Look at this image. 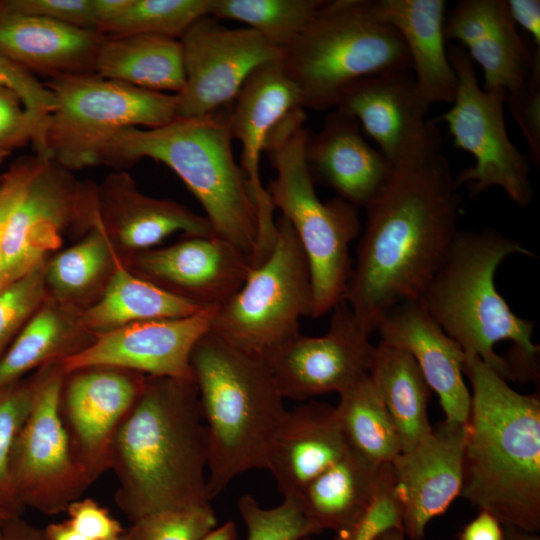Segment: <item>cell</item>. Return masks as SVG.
Wrapping results in <instances>:
<instances>
[{"label": "cell", "mask_w": 540, "mask_h": 540, "mask_svg": "<svg viewBox=\"0 0 540 540\" xmlns=\"http://www.w3.org/2000/svg\"><path fill=\"white\" fill-rule=\"evenodd\" d=\"M462 198L442 153L394 166L364 207L344 301L372 334L394 307L419 302L458 232Z\"/></svg>", "instance_id": "1"}, {"label": "cell", "mask_w": 540, "mask_h": 540, "mask_svg": "<svg viewBox=\"0 0 540 540\" xmlns=\"http://www.w3.org/2000/svg\"><path fill=\"white\" fill-rule=\"evenodd\" d=\"M472 385L460 495L511 525L540 530V400L521 394L478 356L465 354Z\"/></svg>", "instance_id": "2"}, {"label": "cell", "mask_w": 540, "mask_h": 540, "mask_svg": "<svg viewBox=\"0 0 540 540\" xmlns=\"http://www.w3.org/2000/svg\"><path fill=\"white\" fill-rule=\"evenodd\" d=\"M536 254L494 228L458 230L419 303L465 354L478 356L507 380H536L534 323L517 316L494 276L508 256Z\"/></svg>", "instance_id": "3"}, {"label": "cell", "mask_w": 540, "mask_h": 540, "mask_svg": "<svg viewBox=\"0 0 540 540\" xmlns=\"http://www.w3.org/2000/svg\"><path fill=\"white\" fill-rule=\"evenodd\" d=\"M122 507L137 520L210 503L208 434L194 380L153 377L119 429Z\"/></svg>", "instance_id": "4"}, {"label": "cell", "mask_w": 540, "mask_h": 540, "mask_svg": "<svg viewBox=\"0 0 540 540\" xmlns=\"http://www.w3.org/2000/svg\"><path fill=\"white\" fill-rule=\"evenodd\" d=\"M229 111L176 118L157 128H126L95 151L93 165L151 158L173 170L203 207L216 235L253 261L258 212L232 150ZM253 267V266H252Z\"/></svg>", "instance_id": "5"}, {"label": "cell", "mask_w": 540, "mask_h": 540, "mask_svg": "<svg viewBox=\"0 0 540 540\" xmlns=\"http://www.w3.org/2000/svg\"><path fill=\"white\" fill-rule=\"evenodd\" d=\"M190 363L208 434L211 500L237 476L266 469L287 410L262 358L210 330L196 343Z\"/></svg>", "instance_id": "6"}, {"label": "cell", "mask_w": 540, "mask_h": 540, "mask_svg": "<svg viewBox=\"0 0 540 540\" xmlns=\"http://www.w3.org/2000/svg\"><path fill=\"white\" fill-rule=\"evenodd\" d=\"M304 109L290 113L269 134L264 151L276 176L265 188L274 209L292 225L306 254L312 281V318L331 312L347 290L353 262L350 243L359 235L357 208L340 197L322 202L305 157L309 130Z\"/></svg>", "instance_id": "7"}, {"label": "cell", "mask_w": 540, "mask_h": 540, "mask_svg": "<svg viewBox=\"0 0 540 540\" xmlns=\"http://www.w3.org/2000/svg\"><path fill=\"white\" fill-rule=\"evenodd\" d=\"M281 63L297 85L303 109H335L343 91L366 77L411 69L404 42L375 19L365 0H325Z\"/></svg>", "instance_id": "8"}, {"label": "cell", "mask_w": 540, "mask_h": 540, "mask_svg": "<svg viewBox=\"0 0 540 540\" xmlns=\"http://www.w3.org/2000/svg\"><path fill=\"white\" fill-rule=\"evenodd\" d=\"M45 85L55 107L46 128L50 159L66 169L93 165L96 149L126 128H157L177 118L176 94L156 92L95 73L66 74Z\"/></svg>", "instance_id": "9"}, {"label": "cell", "mask_w": 540, "mask_h": 540, "mask_svg": "<svg viewBox=\"0 0 540 540\" xmlns=\"http://www.w3.org/2000/svg\"><path fill=\"white\" fill-rule=\"evenodd\" d=\"M268 258L216 310L210 331L258 356L300 334V318L311 317V273L302 245L287 219L276 221Z\"/></svg>", "instance_id": "10"}, {"label": "cell", "mask_w": 540, "mask_h": 540, "mask_svg": "<svg viewBox=\"0 0 540 540\" xmlns=\"http://www.w3.org/2000/svg\"><path fill=\"white\" fill-rule=\"evenodd\" d=\"M447 51L457 76L456 95L451 108L432 121L444 122L454 146L475 159L473 166L454 177L455 185H465L471 198L498 187L517 206H528L533 198L531 162L508 136L506 91L481 88L473 61L461 46L452 45Z\"/></svg>", "instance_id": "11"}, {"label": "cell", "mask_w": 540, "mask_h": 540, "mask_svg": "<svg viewBox=\"0 0 540 540\" xmlns=\"http://www.w3.org/2000/svg\"><path fill=\"white\" fill-rule=\"evenodd\" d=\"M185 84L177 118L204 116L233 102L260 65L281 59L282 50L251 28H228L205 16L180 37Z\"/></svg>", "instance_id": "12"}, {"label": "cell", "mask_w": 540, "mask_h": 540, "mask_svg": "<svg viewBox=\"0 0 540 540\" xmlns=\"http://www.w3.org/2000/svg\"><path fill=\"white\" fill-rule=\"evenodd\" d=\"M331 312L324 335L300 333L260 356L284 399L306 401L339 394L369 374L375 348L371 335L344 300Z\"/></svg>", "instance_id": "13"}, {"label": "cell", "mask_w": 540, "mask_h": 540, "mask_svg": "<svg viewBox=\"0 0 540 540\" xmlns=\"http://www.w3.org/2000/svg\"><path fill=\"white\" fill-rule=\"evenodd\" d=\"M61 375L35 382L31 411L17 435L9 464L15 498L45 513L65 510L83 479L60 418Z\"/></svg>", "instance_id": "14"}, {"label": "cell", "mask_w": 540, "mask_h": 540, "mask_svg": "<svg viewBox=\"0 0 540 540\" xmlns=\"http://www.w3.org/2000/svg\"><path fill=\"white\" fill-rule=\"evenodd\" d=\"M429 107L411 69H404L358 80L335 109L354 117L394 167L441 153L442 136L427 117Z\"/></svg>", "instance_id": "15"}, {"label": "cell", "mask_w": 540, "mask_h": 540, "mask_svg": "<svg viewBox=\"0 0 540 540\" xmlns=\"http://www.w3.org/2000/svg\"><path fill=\"white\" fill-rule=\"evenodd\" d=\"M218 308H205L180 318L128 324L98 334L88 347L60 362L70 373L95 367L126 368L153 377L194 380L190 363L196 343L210 330Z\"/></svg>", "instance_id": "16"}, {"label": "cell", "mask_w": 540, "mask_h": 540, "mask_svg": "<svg viewBox=\"0 0 540 540\" xmlns=\"http://www.w3.org/2000/svg\"><path fill=\"white\" fill-rule=\"evenodd\" d=\"M65 169L47 159L13 212L0 249V288L44 263L65 226L95 202Z\"/></svg>", "instance_id": "17"}, {"label": "cell", "mask_w": 540, "mask_h": 540, "mask_svg": "<svg viewBox=\"0 0 540 540\" xmlns=\"http://www.w3.org/2000/svg\"><path fill=\"white\" fill-rule=\"evenodd\" d=\"M134 264L144 279L202 308L223 306L253 271L250 258L218 236H188L145 250Z\"/></svg>", "instance_id": "18"}, {"label": "cell", "mask_w": 540, "mask_h": 540, "mask_svg": "<svg viewBox=\"0 0 540 540\" xmlns=\"http://www.w3.org/2000/svg\"><path fill=\"white\" fill-rule=\"evenodd\" d=\"M468 432V422L444 420L424 441L391 462L403 533L410 539H422L428 523L460 495Z\"/></svg>", "instance_id": "19"}, {"label": "cell", "mask_w": 540, "mask_h": 540, "mask_svg": "<svg viewBox=\"0 0 540 540\" xmlns=\"http://www.w3.org/2000/svg\"><path fill=\"white\" fill-rule=\"evenodd\" d=\"M446 39L466 48L484 73V89L511 93L530 76L540 47L527 44L510 17L506 0H460L445 18Z\"/></svg>", "instance_id": "20"}, {"label": "cell", "mask_w": 540, "mask_h": 540, "mask_svg": "<svg viewBox=\"0 0 540 540\" xmlns=\"http://www.w3.org/2000/svg\"><path fill=\"white\" fill-rule=\"evenodd\" d=\"M380 340L407 350L450 422L467 423L471 395L463 379L465 353L419 302L402 303L379 323Z\"/></svg>", "instance_id": "21"}, {"label": "cell", "mask_w": 540, "mask_h": 540, "mask_svg": "<svg viewBox=\"0 0 540 540\" xmlns=\"http://www.w3.org/2000/svg\"><path fill=\"white\" fill-rule=\"evenodd\" d=\"M305 157L313 179L356 208L370 202L393 169L366 141L356 119L339 109L327 115L319 132H308Z\"/></svg>", "instance_id": "22"}, {"label": "cell", "mask_w": 540, "mask_h": 540, "mask_svg": "<svg viewBox=\"0 0 540 540\" xmlns=\"http://www.w3.org/2000/svg\"><path fill=\"white\" fill-rule=\"evenodd\" d=\"M233 102L229 126L232 138L242 146L240 167L257 212L272 210L273 204L260 179V157L269 134L290 113L303 109L299 89L278 59L257 67Z\"/></svg>", "instance_id": "23"}, {"label": "cell", "mask_w": 540, "mask_h": 540, "mask_svg": "<svg viewBox=\"0 0 540 540\" xmlns=\"http://www.w3.org/2000/svg\"><path fill=\"white\" fill-rule=\"evenodd\" d=\"M348 451L335 406L311 400L287 410L266 469L283 497H296Z\"/></svg>", "instance_id": "24"}, {"label": "cell", "mask_w": 540, "mask_h": 540, "mask_svg": "<svg viewBox=\"0 0 540 540\" xmlns=\"http://www.w3.org/2000/svg\"><path fill=\"white\" fill-rule=\"evenodd\" d=\"M370 14L401 36L422 97L431 106L452 104L457 76L445 47L444 0H365Z\"/></svg>", "instance_id": "25"}, {"label": "cell", "mask_w": 540, "mask_h": 540, "mask_svg": "<svg viewBox=\"0 0 540 540\" xmlns=\"http://www.w3.org/2000/svg\"><path fill=\"white\" fill-rule=\"evenodd\" d=\"M104 39L95 29L9 11L0 4V54L33 74L94 73Z\"/></svg>", "instance_id": "26"}, {"label": "cell", "mask_w": 540, "mask_h": 540, "mask_svg": "<svg viewBox=\"0 0 540 540\" xmlns=\"http://www.w3.org/2000/svg\"><path fill=\"white\" fill-rule=\"evenodd\" d=\"M97 202L108 234L131 250H146L178 231L188 236H217L206 216L140 193L126 173L109 175Z\"/></svg>", "instance_id": "27"}, {"label": "cell", "mask_w": 540, "mask_h": 540, "mask_svg": "<svg viewBox=\"0 0 540 540\" xmlns=\"http://www.w3.org/2000/svg\"><path fill=\"white\" fill-rule=\"evenodd\" d=\"M94 73L145 90L177 94L185 84L181 42L152 34L105 37Z\"/></svg>", "instance_id": "28"}, {"label": "cell", "mask_w": 540, "mask_h": 540, "mask_svg": "<svg viewBox=\"0 0 540 540\" xmlns=\"http://www.w3.org/2000/svg\"><path fill=\"white\" fill-rule=\"evenodd\" d=\"M369 377L395 426L401 452L415 448L433 430L427 413L430 388L417 362L404 348L380 340Z\"/></svg>", "instance_id": "29"}, {"label": "cell", "mask_w": 540, "mask_h": 540, "mask_svg": "<svg viewBox=\"0 0 540 540\" xmlns=\"http://www.w3.org/2000/svg\"><path fill=\"white\" fill-rule=\"evenodd\" d=\"M199 305L134 275L113 255V272L102 297L78 318V324L98 334L128 324L192 315Z\"/></svg>", "instance_id": "30"}, {"label": "cell", "mask_w": 540, "mask_h": 540, "mask_svg": "<svg viewBox=\"0 0 540 540\" xmlns=\"http://www.w3.org/2000/svg\"><path fill=\"white\" fill-rule=\"evenodd\" d=\"M380 465L349 450L309 482L295 497L308 519L321 531L350 529L366 507Z\"/></svg>", "instance_id": "31"}, {"label": "cell", "mask_w": 540, "mask_h": 540, "mask_svg": "<svg viewBox=\"0 0 540 540\" xmlns=\"http://www.w3.org/2000/svg\"><path fill=\"white\" fill-rule=\"evenodd\" d=\"M145 382L112 370H98L73 379L67 391V408L82 448L100 452L124 413L140 397Z\"/></svg>", "instance_id": "32"}, {"label": "cell", "mask_w": 540, "mask_h": 540, "mask_svg": "<svg viewBox=\"0 0 540 540\" xmlns=\"http://www.w3.org/2000/svg\"><path fill=\"white\" fill-rule=\"evenodd\" d=\"M339 396L335 408L349 450L378 465L392 462L401 453L399 437L369 374Z\"/></svg>", "instance_id": "33"}, {"label": "cell", "mask_w": 540, "mask_h": 540, "mask_svg": "<svg viewBox=\"0 0 540 540\" xmlns=\"http://www.w3.org/2000/svg\"><path fill=\"white\" fill-rule=\"evenodd\" d=\"M325 0H212L210 16L242 22L282 51L311 22Z\"/></svg>", "instance_id": "34"}, {"label": "cell", "mask_w": 540, "mask_h": 540, "mask_svg": "<svg viewBox=\"0 0 540 540\" xmlns=\"http://www.w3.org/2000/svg\"><path fill=\"white\" fill-rule=\"evenodd\" d=\"M114 248L97 207L92 229L76 245L60 252L46 265V283L61 299L75 297L91 288L113 267Z\"/></svg>", "instance_id": "35"}, {"label": "cell", "mask_w": 540, "mask_h": 540, "mask_svg": "<svg viewBox=\"0 0 540 540\" xmlns=\"http://www.w3.org/2000/svg\"><path fill=\"white\" fill-rule=\"evenodd\" d=\"M71 331L72 323L63 310L52 304L42 305L0 358V389L58 354Z\"/></svg>", "instance_id": "36"}, {"label": "cell", "mask_w": 540, "mask_h": 540, "mask_svg": "<svg viewBox=\"0 0 540 540\" xmlns=\"http://www.w3.org/2000/svg\"><path fill=\"white\" fill-rule=\"evenodd\" d=\"M212 0H131L125 12L98 30L105 37L152 34L181 37L198 19L210 16Z\"/></svg>", "instance_id": "37"}, {"label": "cell", "mask_w": 540, "mask_h": 540, "mask_svg": "<svg viewBox=\"0 0 540 540\" xmlns=\"http://www.w3.org/2000/svg\"><path fill=\"white\" fill-rule=\"evenodd\" d=\"M237 507L247 529L246 540H303L322 532L295 497H284L278 506L264 508L252 496L243 495Z\"/></svg>", "instance_id": "38"}, {"label": "cell", "mask_w": 540, "mask_h": 540, "mask_svg": "<svg viewBox=\"0 0 540 540\" xmlns=\"http://www.w3.org/2000/svg\"><path fill=\"white\" fill-rule=\"evenodd\" d=\"M35 383L19 381L0 389V505L16 515L23 505L15 498L10 482V456L17 435L32 408Z\"/></svg>", "instance_id": "39"}, {"label": "cell", "mask_w": 540, "mask_h": 540, "mask_svg": "<svg viewBox=\"0 0 540 540\" xmlns=\"http://www.w3.org/2000/svg\"><path fill=\"white\" fill-rule=\"evenodd\" d=\"M392 529L403 532L402 506L388 462L380 465L374 490L358 520L350 529L336 533L334 540H375Z\"/></svg>", "instance_id": "40"}, {"label": "cell", "mask_w": 540, "mask_h": 540, "mask_svg": "<svg viewBox=\"0 0 540 540\" xmlns=\"http://www.w3.org/2000/svg\"><path fill=\"white\" fill-rule=\"evenodd\" d=\"M46 264L0 288V358L12 338L42 306Z\"/></svg>", "instance_id": "41"}, {"label": "cell", "mask_w": 540, "mask_h": 540, "mask_svg": "<svg viewBox=\"0 0 540 540\" xmlns=\"http://www.w3.org/2000/svg\"><path fill=\"white\" fill-rule=\"evenodd\" d=\"M215 527L208 503L150 514L134 522L130 532L138 540H202Z\"/></svg>", "instance_id": "42"}, {"label": "cell", "mask_w": 540, "mask_h": 540, "mask_svg": "<svg viewBox=\"0 0 540 540\" xmlns=\"http://www.w3.org/2000/svg\"><path fill=\"white\" fill-rule=\"evenodd\" d=\"M0 87L15 92L23 102L35 127L32 144L36 155L49 158L46 146V128L54 110L55 100L47 86L33 73L0 54Z\"/></svg>", "instance_id": "43"}, {"label": "cell", "mask_w": 540, "mask_h": 540, "mask_svg": "<svg viewBox=\"0 0 540 540\" xmlns=\"http://www.w3.org/2000/svg\"><path fill=\"white\" fill-rule=\"evenodd\" d=\"M505 105L525 137L531 164L540 165V55L529 78L518 90L507 93Z\"/></svg>", "instance_id": "44"}, {"label": "cell", "mask_w": 540, "mask_h": 540, "mask_svg": "<svg viewBox=\"0 0 540 540\" xmlns=\"http://www.w3.org/2000/svg\"><path fill=\"white\" fill-rule=\"evenodd\" d=\"M0 4L9 11L44 17L74 27H96L92 0H6Z\"/></svg>", "instance_id": "45"}, {"label": "cell", "mask_w": 540, "mask_h": 540, "mask_svg": "<svg viewBox=\"0 0 540 540\" xmlns=\"http://www.w3.org/2000/svg\"><path fill=\"white\" fill-rule=\"evenodd\" d=\"M47 159L38 155L21 157L0 177V249L13 212Z\"/></svg>", "instance_id": "46"}, {"label": "cell", "mask_w": 540, "mask_h": 540, "mask_svg": "<svg viewBox=\"0 0 540 540\" xmlns=\"http://www.w3.org/2000/svg\"><path fill=\"white\" fill-rule=\"evenodd\" d=\"M34 137V123L20 97L0 87V163Z\"/></svg>", "instance_id": "47"}, {"label": "cell", "mask_w": 540, "mask_h": 540, "mask_svg": "<svg viewBox=\"0 0 540 540\" xmlns=\"http://www.w3.org/2000/svg\"><path fill=\"white\" fill-rule=\"evenodd\" d=\"M68 523L88 540H116L122 533L120 523L92 499L71 502Z\"/></svg>", "instance_id": "48"}, {"label": "cell", "mask_w": 540, "mask_h": 540, "mask_svg": "<svg viewBox=\"0 0 540 540\" xmlns=\"http://www.w3.org/2000/svg\"><path fill=\"white\" fill-rule=\"evenodd\" d=\"M507 8L515 25L523 28L532 38V43L540 47V1L506 0Z\"/></svg>", "instance_id": "49"}, {"label": "cell", "mask_w": 540, "mask_h": 540, "mask_svg": "<svg viewBox=\"0 0 540 540\" xmlns=\"http://www.w3.org/2000/svg\"><path fill=\"white\" fill-rule=\"evenodd\" d=\"M457 540H504L503 525L492 514L480 511L464 526Z\"/></svg>", "instance_id": "50"}, {"label": "cell", "mask_w": 540, "mask_h": 540, "mask_svg": "<svg viewBox=\"0 0 540 540\" xmlns=\"http://www.w3.org/2000/svg\"><path fill=\"white\" fill-rule=\"evenodd\" d=\"M131 0H92V9L98 31L118 19L127 9Z\"/></svg>", "instance_id": "51"}, {"label": "cell", "mask_w": 540, "mask_h": 540, "mask_svg": "<svg viewBox=\"0 0 540 540\" xmlns=\"http://www.w3.org/2000/svg\"><path fill=\"white\" fill-rule=\"evenodd\" d=\"M0 540H47V538L43 530L28 525L20 517H14L6 523Z\"/></svg>", "instance_id": "52"}, {"label": "cell", "mask_w": 540, "mask_h": 540, "mask_svg": "<svg viewBox=\"0 0 540 540\" xmlns=\"http://www.w3.org/2000/svg\"><path fill=\"white\" fill-rule=\"evenodd\" d=\"M44 532L47 540H88L78 533L68 521L50 524Z\"/></svg>", "instance_id": "53"}, {"label": "cell", "mask_w": 540, "mask_h": 540, "mask_svg": "<svg viewBox=\"0 0 540 540\" xmlns=\"http://www.w3.org/2000/svg\"><path fill=\"white\" fill-rule=\"evenodd\" d=\"M202 540H237L236 525L232 521H227L215 527Z\"/></svg>", "instance_id": "54"}, {"label": "cell", "mask_w": 540, "mask_h": 540, "mask_svg": "<svg viewBox=\"0 0 540 540\" xmlns=\"http://www.w3.org/2000/svg\"><path fill=\"white\" fill-rule=\"evenodd\" d=\"M504 540H540L535 532H529L511 525H503Z\"/></svg>", "instance_id": "55"}, {"label": "cell", "mask_w": 540, "mask_h": 540, "mask_svg": "<svg viewBox=\"0 0 540 540\" xmlns=\"http://www.w3.org/2000/svg\"><path fill=\"white\" fill-rule=\"evenodd\" d=\"M14 517H20L19 515H16L12 511L6 509L5 507L0 505V537L2 535L3 529L6 525V523L14 518Z\"/></svg>", "instance_id": "56"}, {"label": "cell", "mask_w": 540, "mask_h": 540, "mask_svg": "<svg viewBox=\"0 0 540 540\" xmlns=\"http://www.w3.org/2000/svg\"><path fill=\"white\" fill-rule=\"evenodd\" d=\"M404 536L402 531L392 529L378 536L375 540H405Z\"/></svg>", "instance_id": "57"}, {"label": "cell", "mask_w": 540, "mask_h": 540, "mask_svg": "<svg viewBox=\"0 0 540 540\" xmlns=\"http://www.w3.org/2000/svg\"><path fill=\"white\" fill-rule=\"evenodd\" d=\"M303 540H315V539H312L311 537H307V538H304Z\"/></svg>", "instance_id": "58"}]
</instances>
